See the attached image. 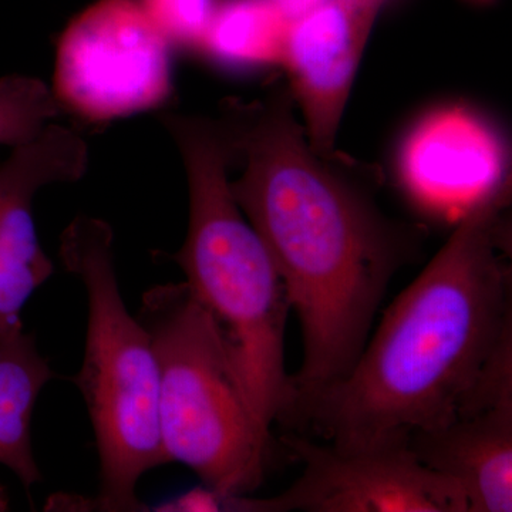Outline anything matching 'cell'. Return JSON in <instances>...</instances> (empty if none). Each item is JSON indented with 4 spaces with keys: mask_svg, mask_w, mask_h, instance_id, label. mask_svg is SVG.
Listing matches in <instances>:
<instances>
[{
    "mask_svg": "<svg viewBox=\"0 0 512 512\" xmlns=\"http://www.w3.org/2000/svg\"><path fill=\"white\" fill-rule=\"evenodd\" d=\"M222 117L244 163L229 188L301 325L291 421L355 365L393 276L417 255L423 232L377 207L359 165L313 150L288 87L252 103L228 100Z\"/></svg>",
    "mask_w": 512,
    "mask_h": 512,
    "instance_id": "6da1fadb",
    "label": "cell"
},
{
    "mask_svg": "<svg viewBox=\"0 0 512 512\" xmlns=\"http://www.w3.org/2000/svg\"><path fill=\"white\" fill-rule=\"evenodd\" d=\"M510 183L456 222L446 245L384 312L348 375L293 417L332 446L399 443L456 412L512 338Z\"/></svg>",
    "mask_w": 512,
    "mask_h": 512,
    "instance_id": "7a4b0ae2",
    "label": "cell"
},
{
    "mask_svg": "<svg viewBox=\"0 0 512 512\" xmlns=\"http://www.w3.org/2000/svg\"><path fill=\"white\" fill-rule=\"evenodd\" d=\"M161 121L183 156L190 190L187 238L170 258L210 316L256 419L271 430L288 419L295 397L285 367L288 293L229 188L235 148L224 117Z\"/></svg>",
    "mask_w": 512,
    "mask_h": 512,
    "instance_id": "3957f363",
    "label": "cell"
},
{
    "mask_svg": "<svg viewBox=\"0 0 512 512\" xmlns=\"http://www.w3.org/2000/svg\"><path fill=\"white\" fill-rule=\"evenodd\" d=\"M113 229L89 215L74 218L60 237L64 269L82 282L89 299L82 369L74 377L96 439L100 493L96 498L53 495L50 511H144L140 478L168 463L160 436V375L153 343L121 296Z\"/></svg>",
    "mask_w": 512,
    "mask_h": 512,
    "instance_id": "277c9868",
    "label": "cell"
},
{
    "mask_svg": "<svg viewBox=\"0 0 512 512\" xmlns=\"http://www.w3.org/2000/svg\"><path fill=\"white\" fill-rule=\"evenodd\" d=\"M136 316L156 352L168 463L183 464L222 493H254L274 436L252 412L210 316L185 282L148 289Z\"/></svg>",
    "mask_w": 512,
    "mask_h": 512,
    "instance_id": "5b68a950",
    "label": "cell"
},
{
    "mask_svg": "<svg viewBox=\"0 0 512 512\" xmlns=\"http://www.w3.org/2000/svg\"><path fill=\"white\" fill-rule=\"evenodd\" d=\"M171 92L170 43L140 0H97L60 37L53 94L84 120L133 116L160 106Z\"/></svg>",
    "mask_w": 512,
    "mask_h": 512,
    "instance_id": "8992f818",
    "label": "cell"
},
{
    "mask_svg": "<svg viewBox=\"0 0 512 512\" xmlns=\"http://www.w3.org/2000/svg\"><path fill=\"white\" fill-rule=\"evenodd\" d=\"M302 474L279 494L285 512H470L461 488L414 456L407 441L359 448L292 436Z\"/></svg>",
    "mask_w": 512,
    "mask_h": 512,
    "instance_id": "52a82bcc",
    "label": "cell"
},
{
    "mask_svg": "<svg viewBox=\"0 0 512 512\" xmlns=\"http://www.w3.org/2000/svg\"><path fill=\"white\" fill-rule=\"evenodd\" d=\"M424 466L453 481L470 512L512 511V339L450 419L407 440Z\"/></svg>",
    "mask_w": 512,
    "mask_h": 512,
    "instance_id": "ba28073f",
    "label": "cell"
},
{
    "mask_svg": "<svg viewBox=\"0 0 512 512\" xmlns=\"http://www.w3.org/2000/svg\"><path fill=\"white\" fill-rule=\"evenodd\" d=\"M87 165L84 138L57 124H47L0 164V338L25 329L20 318L23 306L55 271L33 221L37 191L82 180Z\"/></svg>",
    "mask_w": 512,
    "mask_h": 512,
    "instance_id": "9c48e42d",
    "label": "cell"
},
{
    "mask_svg": "<svg viewBox=\"0 0 512 512\" xmlns=\"http://www.w3.org/2000/svg\"><path fill=\"white\" fill-rule=\"evenodd\" d=\"M397 168L414 204L451 222L510 183L503 136L464 106L423 117L403 141Z\"/></svg>",
    "mask_w": 512,
    "mask_h": 512,
    "instance_id": "30bf717a",
    "label": "cell"
},
{
    "mask_svg": "<svg viewBox=\"0 0 512 512\" xmlns=\"http://www.w3.org/2000/svg\"><path fill=\"white\" fill-rule=\"evenodd\" d=\"M380 8L373 0H328L286 30L281 64L306 137L320 156L338 154L340 120Z\"/></svg>",
    "mask_w": 512,
    "mask_h": 512,
    "instance_id": "8fae6325",
    "label": "cell"
},
{
    "mask_svg": "<svg viewBox=\"0 0 512 512\" xmlns=\"http://www.w3.org/2000/svg\"><path fill=\"white\" fill-rule=\"evenodd\" d=\"M52 367L25 329L0 338V464L29 488L42 481L32 447V417Z\"/></svg>",
    "mask_w": 512,
    "mask_h": 512,
    "instance_id": "7c38bea8",
    "label": "cell"
},
{
    "mask_svg": "<svg viewBox=\"0 0 512 512\" xmlns=\"http://www.w3.org/2000/svg\"><path fill=\"white\" fill-rule=\"evenodd\" d=\"M288 25L269 0L218 3L200 49L229 67L282 62Z\"/></svg>",
    "mask_w": 512,
    "mask_h": 512,
    "instance_id": "4fadbf2b",
    "label": "cell"
},
{
    "mask_svg": "<svg viewBox=\"0 0 512 512\" xmlns=\"http://www.w3.org/2000/svg\"><path fill=\"white\" fill-rule=\"evenodd\" d=\"M55 94L36 77H0V146L18 147L39 136L60 113Z\"/></svg>",
    "mask_w": 512,
    "mask_h": 512,
    "instance_id": "5bb4252c",
    "label": "cell"
},
{
    "mask_svg": "<svg viewBox=\"0 0 512 512\" xmlns=\"http://www.w3.org/2000/svg\"><path fill=\"white\" fill-rule=\"evenodd\" d=\"M170 45L200 47L218 3L215 0H140Z\"/></svg>",
    "mask_w": 512,
    "mask_h": 512,
    "instance_id": "9a60e30c",
    "label": "cell"
},
{
    "mask_svg": "<svg viewBox=\"0 0 512 512\" xmlns=\"http://www.w3.org/2000/svg\"><path fill=\"white\" fill-rule=\"evenodd\" d=\"M153 511H231L284 512L279 495L256 498L251 494L222 493L214 488L197 487L150 508Z\"/></svg>",
    "mask_w": 512,
    "mask_h": 512,
    "instance_id": "2e32d148",
    "label": "cell"
},
{
    "mask_svg": "<svg viewBox=\"0 0 512 512\" xmlns=\"http://www.w3.org/2000/svg\"><path fill=\"white\" fill-rule=\"evenodd\" d=\"M328 0H269L276 12L279 13L286 25L296 22V20L305 18L313 10L325 5Z\"/></svg>",
    "mask_w": 512,
    "mask_h": 512,
    "instance_id": "e0dca14e",
    "label": "cell"
},
{
    "mask_svg": "<svg viewBox=\"0 0 512 512\" xmlns=\"http://www.w3.org/2000/svg\"><path fill=\"white\" fill-rule=\"evenodd\" d=\"M375 2L380 3V5H384V2H386V0H375Z\"/></svg>",
    "mask_w": 512,
    "mask_h": 512,
    "instance_id": "ac0fdd59",
    "label": "cell"
}]
</instances>
